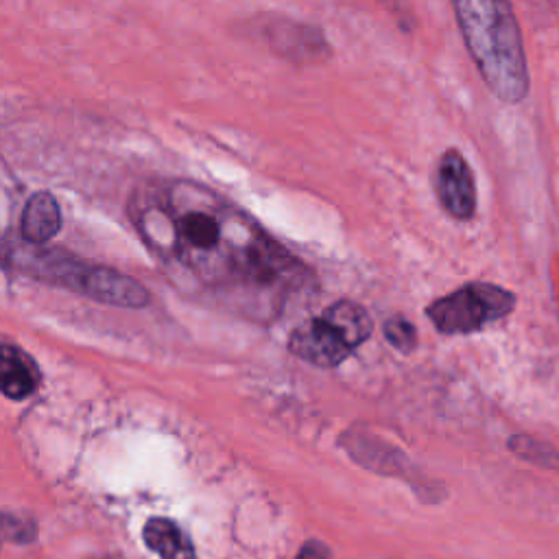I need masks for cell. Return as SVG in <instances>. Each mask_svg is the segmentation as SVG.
<instances>
[{
  "instance_id": "6da1fadb",
  "label": "cell",
  "mask_w": 559,
  "mask_h": 559,
  "mask_svg": "<svg viewBox=\"0 0 559 559\" xmlns=\"http://www.w3.org/2000/svg\"><path fill=\"white\" fill-rule=\"evenodd\" d=\"M138 225L164 264L192 275L253 317H273L310 280L308 269L255 221L190 181H177L142 201Z\"/></svg>"
},
{
  "instance_id": "7a4b0ae2",
  "label": "cell",
  "mask_w": 559,
  "mask_h": 559,
  "mask_svg": "<svg viewBox=\"0 0 559 559\" xmlns=\"http://www.w3.org/2000/svg\"><path fill=\"white\" fill-rule=\"evenodd\" d=\"M452 9L487 87L504 103L528 94V66L511 0H452Z\"/></svg>"
},
{
  "instance_id": "3957f363",
  "label": "cell",
  "mask_w": 559,
  "mask_h": 559,
  "mask_svg": "<svg viewBox=\"0 0 559 559\" xmlns=\"http://www.w3.org/2000/svg\"><path fill=\"white\" fill-rule=\"evenodd\" d=\"M20 266L39 282L63 286L100 304L118 308H142L148 304V290L135 277L76 260L57 249H28L20 255Z\"/></svg>"
},
{
  "instance_id": "277c9868",
  "label": "cell",
  "mask_w": 559,
  "mask_h": 559,
  "mask_svg": "<svg viewBox=\"0 0 559 559\" xmlns=\"http://www.w3.org/2000/svg\"><path fill=\"white\" fill-rule=\"evenodd\" d=\"M371 334V317L354 301H336L321 314L297 325L288 338V349L314 365L336 367Z\"/></svg>"
},
{
  "instance_id": "5b68a950",
  "label": "cell",
  "mask_w": 559,
  "mask_h": 559,
  "mask_svg": "<svg viewBox=\"0 0 559 559\" xmlns=\"http://www.w3.org/2000/svg\"><path fill=\"white\" fill-rule=\"evenodd\" d=\"M515 306V295L502 286L474 282L435 299L426 317L441 334H469L491 321L507 317Z\"/></svg>"
},
{
  "instance_id": "8992f818",
  "label": "cell",
  "mask_w": 559,
  "mask_h": 559,
  "mask_svg": "<svg viewBox=\"0 0 559 559\" xmlns=\"http://www.w3.org/2000/svg\"><path fill=\"white\" fill-rule=\"evenodd\" d=\"M435 192L443 210L456 221H469L476 212V183L467 159L459 148L441 153L435 166Z\"/></svg>"
},
{
  "instance_id": "52a82bcc",
  "label": "cell",
  "mask_w": 559,
  "mask_h": 559,
  "mask_svg": "<svg viewBox=\"0 0 559 559\" xmlns=\"http://www.w3.org/2000/svg\"><path fill=\"white\" fill-rule=\"evenodd\" d=\"M41 384V371L31 354L11 343H0V393L9 400H26Z\"/></svg>"
},
{
  "instance_id": "ba28073f",
  "label": "cell",
  "mask_w": 559,
  "mask_h": 559,
  "mask_svg": "<svg viewBox=\"0 0 559 559\" xmlns=\"http://www.w3.org/2000/svg\"><path fill=\"white\" fill-rule=\"evenodd\" d=\"M144 546L159 559H197L188 533L168 518H151L142 528Z\"/></svg>"
},
{
  "instance_id": "9c48e42d",
  "label": "cell",
  "mask_w": 559,
  "mask_h": 559,
  "mask_svg": "<svg viewBox=\"0 0 559 559\" xmlns=\"http://www.w3.org/2000/svg\"><path fill=\"white\" fill-rule=\"evenodd\" d=\"M61 229V212L52 194L35 192L22 212V236L31 245H44Z\"/></svg>"
},
{
  "instance_id": "30bf717a",
  "label": "cell",
  "mask_w": 559,
  "mask_h": 559,
  "mask_svg": "<svg viewBox=\"0 0 559 559\" xmlns=\"http://www.w3.org/2000/svg\"><path fill=\"white\" fill-rule=\"evenodd\" d=\"M511 450L522 456V459H528V461H535V463H542L546 467H559V452L552 450L550 445L546 443H539L531 437H522L518 435L515 439H511Z\"/></svg>"
},
{
  "instance_id": "8fae6325",
  "label": "cell",
  "mask_w": 559,
  "mask_h": 559,
  "mask_svg": "<svg viewBox=\"0 0 559 559\" xmlns=\"http://www.w3.org/2000/svg\"><path fill=\"white\" fill-rule=\"evenodd\" d=\"M384 336L395 349H400L404 354H408L417 347V330L406 317L395 314V317L386 319L384 321Z\"/></svg>"
},
{
  "instance_id": "7c38bea8",
  "label": "cell",
  "mask_w": 559,
  "mask_h": 559,
  "mask_svg": "<svg viewBox=\"0 0 559 559\" xmlns=\"http://www.w3.org/2000/svg\"><path fill=\"white\" fill-rule=\"evenodd\" d=\"M328 557H330V548L317 539L306 542L295 555V559H328Z\"/></svg>"
},
{
  "instance_id": "4fadbf2b",
  "label": "cell",
  "mask_w": 559,
  "mask_h": 559,
  "mask_svg": "<svg viewBox=\"0 0 559 559\" xmlns=\"http://www.w3.org/2000/svg\"><path fill=\"white\" fill-rule=\"evenodd\" d=\"M0 546H2V535H0Z\"/></svg>"
}]
</instances>
